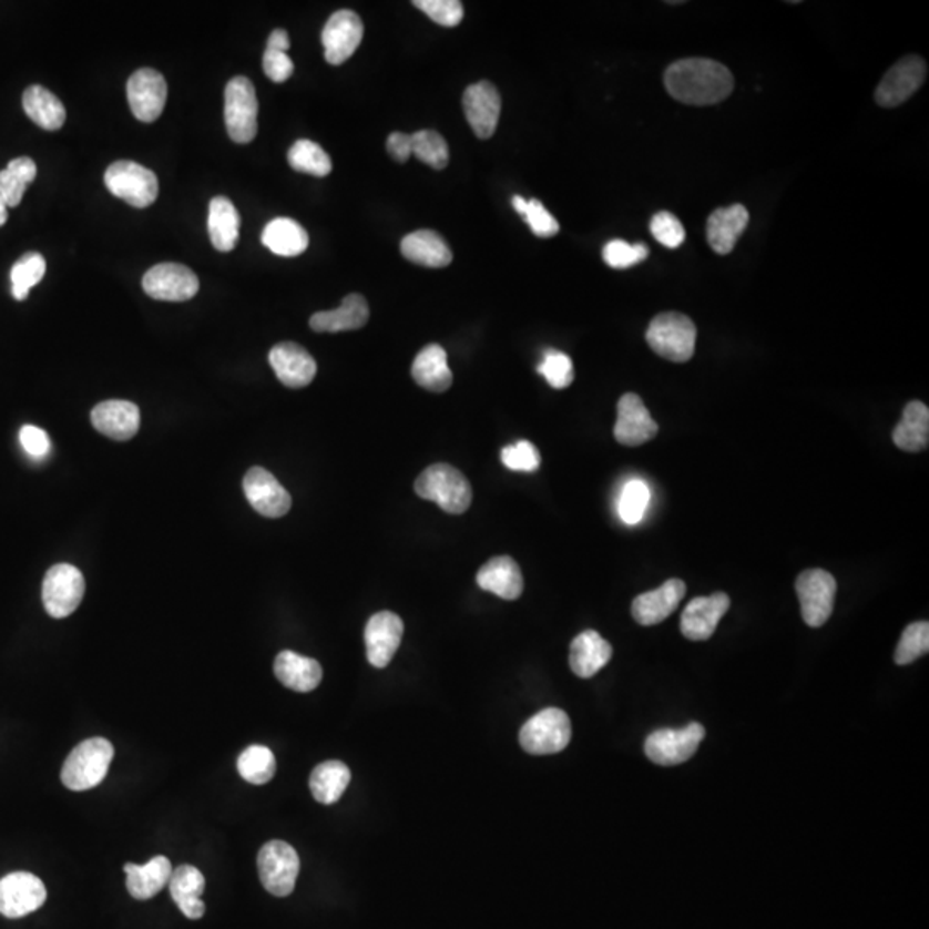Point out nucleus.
<instances>
[{"label": "nucleus", "instance_id": "22", "mask_svg": "<svg viewBox=\"0 0 929 929\" xmlns=\"http://www.w3.org/2000/svg\"><path fill=\"white\" fill-rule=\"evenodd\" d=\"M269 364L276 372L277 379L288 388H305L317 374L314 357L296 343H279L269 354Z\"/></svg>", "mask_w": 929, "mask_h": 929}, {"label": "nucleus", "instance_id": "5", "mask_svg": "<svg viewBox=\"0 0 929 929\" xmlns=\"http://www.w3.org/2000/svg\"><path fill=\"white\" fill-rule=\"evenodd\" d=\"M258 101L254 83L248 78L235 76L224 92V121L233 142L245 145L257 136Z\"/></svg>", "mask_w": 929, "mask_h": 929}, {"label": "nucleus", "instance_id": "30", "mask_svg": "<svg viewBox=\"0 0 929 929\" xmlns=\"http://www.w3.org/2000/svg\"><path fill=\"white\" fill-rule=\"evenodd\" d=\"M274 673L285 687L296 692H312L319 687L323 666L319 661L302 656L293 651H283L274 661Z\"/></svg>", "mask_w": 929, "mask_h": 929}, {"label": "nucleus", "instance_id": "39", "mask_svg": "<svg viewBox=\"0 0 929 929\" xmlns=\"http://www.w3.org/2000/svg\"><path fill=\"white\" fill-rule=\"evenodd\" d=\"M35 177L37 164L30 157L12 159L8 167L0 171V195L8 207H18L21 204L28 186Z\"/></svg>", "mask_w": 929, "mask_h": 929}, {"label": "nucleus", "instance_id": "14", "mask_svg": "<svg viewBox=\"0 0 929 929\" xmlns=\"http://www.w3.org/2000/svg\"><path fill=\"white\" fill-rule=\"evenodd\" d=\"M146 295L161 302H186L201 289V280L190 267L181 264H159L143 276Z\"/></svg>", "mask_w": 929, "mask_h": 929}, {"label": "nucleus", "instance_id": "42", "mask_svg": "<svg viewBox=\"0 0 929 929\" xmlns=\"http://www.w3.org/2000/svg\"><path fill=\"white\" fill-rule=\"evenodd\" d=\"M45 270V258L37 252L23 255L16 262L11 269V292L16 300H27L28 293L43 279Z\"/></svg>", "mask_w": 929, "mask_h": 929}, {"label": "nucleus", "instance_id": "1", "mask_svg": "<svg viewBox=\"0 0 929 929\" xmlns=\"http://www.w3.org/2000/svg\"><path fill=\"white\" fill-rule=\"evenodd\" d=\"M665 86L675 101L703 108L728 99L734 92V76L713 59H680L665 71Z\"/></svg>", "mask_w": 929, "mask_h": 929}, {"label": "nucleus", "instance_id": "49", "mask_svg": "<svg viewBox=\"0 0 929 929\" xmlns=\"http://www.w3.org/2000/svg\"><path fill=\"white\" fill-rule=\"evenodd\" d=\"M414 6L441 27H458L463 20V4L458 0H415Z\"/></svg>", "mask_w": 929, "mask_h": 929}, {"label": "nucleus", "instance_id": "36", "mask_svg": "<svg viewBox=\"0 0 929 929\" xmlns=\"http://www.w3.org/2000/svg\"><path fill=\"white\" fill-rule=\"evenodd\" d=\"M262 243L279 257H296L308 248L307 231L289 217H277L265 226Z\"/></svg>", "mask_w": 929, "mask_h": 929}, {"label": "nucleus", "instance_id": "28", "mask_svg": "<svg viewBox=\"0 0 929 929\" xmlns=\"http://www.w3.org/2000/svg\"><path fill=\"white\" fill-rule=\"evenodd\" d=\"M369 317V304L364 296L351 293L343 300L341 307L312 315L310 327L315 333H343L361 329Z\"/></svg>", "mask_w": 929, "mask_h": 929}, {"label": "nucleus", "instance_id": "44", "mask_svg": "<svg viewBox=\"0 0 929 929\" xmlns=\"http://www.w3.org/2000/svg\"><path fill=\"white\" fill-rule=\"evenodd\" d=\"M929 651V623H910L904 630L897 651H895V663L897 665H910L919 657L928 654Z\"/></svg>", "mask_w": 929, "mask_h": 929}, {"label": "nucleus", "instance_id": "33", "mask_svg": "<svg viewBox=\"0 0 929 929\" xmlns=\"http://www.w3.org/2000/svg\"><path fill=\"white\" fill-rule=\"evenodd\" d=\"M124 872H126V888L131 897L136 900H149L170 884L173 866L167 857L157 856L143 866L126 865Z\"/></svg>", "mask_w": 929, "mask_h": 929}, {"label": "nucleus", "instance_id": "15", "mask_svg": "<svg viewBox=\"0 0 929 929\" xmlns=\"http://www.w3.org/2000/svg\"><path fill=\"white\" fill-rule=\"evenodd\" d=\"M127 102L136 120L154 123L161 118L167 101V83L159 71L143 68L127 80Z\"/></svg>", "mask_w": 929, "mask_h": 929}, {"label": "nucleus", "instance_id": "12", "mask_svg": "<svg viewBox=\"0 0 929 929\" xmlns=\"http://www.w3.org/2000/svg\"><path fill=\"white\" fill-rule=\"evenodd\" d=\"M928 76V65L919 55H906L891 65L876 89V102L881 108L894 109L909 101Z\"/></svg>", "mask_w": 929, "mask_h": 929}, {"label": "nucleus", "instance_id": "56", "mask_svg": "<svg viewBox=\"0 0 929 929\" xmlns=\"http://www.w3.org/2000/svg\"><path fill=\"white\" fill-rule=\"evenodd\" d=\"M511 204H513V208H515V211L519 212V214L522 215V217H523V214H525V211H527L525 198H522V196L515 195V196H513V201H511Z\"/></svg>", "mask_w": 929, "mask_h": 929}, {"label": "nucleus", "instance_id": "18", "mask_svg": "<svg viewBox=\"0 0 929 929\" xmlns=\"http://www.w3.org/2000/svg\"><path fill=\"white\" fill-rule=\"evenodd\" d=\"M404 622L391 611H380L365 626L367 660L374 668H386L400 647L404 639Z\"/></svg>", "mask_w": 929, "mask_h": 929}, {"label": "nucleus", "instance_id": "29", "mask_svg": "<svg viewBox=\"0 0 929 929\" xmlns=\"http://www.w3.org/2000/svg\"><path fill=\"white\" fill-rule=\"evenodd\" d=\"M401 254L407 261L423 267L441 269L453 262V252L436 231L420 229L405 236Z\"/></svg>", "mask_w": 929, "mask_h": 929}, {"label": "nucleus", "instance_id": "17", "mask_svg": "<svg viewBox=\"0 0 929 929\" xmlns=\"http://www.w3.org/2000/svg\"><path fill=\"white\" fill-rule=\"evenodd\" d=\"M243 491L252 508L267 519H280L292 508L289 492L279 484V480L273 473L262 467H254L246 472Z\"/></svg>", "mask_w": 929, "mask_h": 929}, {"label": "nucleus", "instance_id": "4", "mask_svg": "<svg viewBox=\"0 0 929 929\" xmlns=\"http://www.w3.org/2000/svg\"><path fill=\"white\" fill-rule=\"evenodd\" d=\"M645 339L654 354L675 364H684L694 357L697 327L687 315L665 312L651 320Z\"/></svg>", "mask_w": 929, "mask_h": 929}, {"label": "nucleus", "instance_id": "32", "mask_svg": "<svg viewBox=\"0 0 929 929\" xmlns=\"http://www.w3.org/2000/svg\"><path fill=\"white\" fill-rule=\"evenodd\" d=\"M415 382L430 392H445L453 385V372L448 365V355L439 345H429L420 350L411 365Z\"/></svg>", "mask_w": 929, "mask_h": 929}, {"label": "nucleus", "instance_id": "50", "mask_svg": "<svg viewBox=\"0 0 929 929\" xmlns=\"http://www.w3.org/2000/svg\"><path fill=\"white\" fill-rule=\"evenodd\" d=\"M651 233L666 248H678L685 242V229L672 212H657L651 221Z\"/></svg>", "mask_w": 929, "mask_h": 929}, {"label": "nucleus", "instance_id": "52", "mask_svg": "<svg viewBox=\"0 0 929 929\" xmlns=\"http://www.w3.org/2000/svg\"><path fill=\"white\" fill-rule=\"evenodd\" d=\"M264 71L274 83H283L292 78L295 64L285 51L267 47L264 52Z\"/></svg>", "mask_w": 929, "mask_h": 929}, {"label": "nucleus", "instance_id": "51", "mask_svg": "<svg viewBox=\"0 0 929 929\" xmlns=\"http://www.w3.org/2000/svg\"><path fill=\"white\" fill-rule=\"evenodd\" d=\"M523 220L527 221L532 233L539 236V238H553L554 235H558V231H560L558 221L554 220L550 211L538 198L527 201V211L523 214Z\"/></svg>", "mask_w": 929, "mask_h": 929}, {"label": "nucleus", "instance_id": "10", "mask_svg": "<svg viewBox=\"0 0 929 929\" xmlns=\"http://www.w3.org/2000/svg\"><path fill=\"white\" fill-rule=\"evenodd\" d=\"M795 591L799 595L803 619L813 629L825 625L834 613L837 580L825 570H806L797 576Z\"/></svg>", "mask_w": 929, "mask_h": 929}, {"label": "nucleus", "instance_id": "35", "mask_svg": "<svg viewBox=\"0 0 929 929\" xmlns=\"http://www.w3.org/2000/svg\"><path fill=\"white\" fill-rule=\"evenodd\" d=\"M895 446L909 453L926 450L929 442V410L921 401H910L904 408L902 420L895 427Z\"/></svg>", "mask_w": 929, "mask_h": 929}, {"label": "nucleus", "instance_id": "54", "mask_svg": "<svg viewBox=\"0 0 929 929\" xmlns=\"http://www.w3.org/2000/svg\"><path fill=\"white\" fill-rule=\"evenodd\" d=\"M386 146H388L389 155L395 161L407 162L411 155V135L401 133V131H395V133L388 136Z\"/></svg>", "mask_w": 929, "mask_h": 929}, {"label": "nucleus", "instance_id": "27", "mask_svg": "<svg viewBox=\"0 0 929 929\" xmlns=\"http://www.w3.org/2000/svg\"><path fill=\"white\" fill-rule=\"evenodd\" d=\"M613 647L595 630H585L570 645V668L580 678H591L610 663Z\"/></svg>", "mask_w": 929, "mask_h": 929}, {"label": "nucleus", "instance_id": "46", "mask_svg": "<svg viewBox=\"0 0 929 929\" xmlns=\"http://www.w3.org/2000/svg\"><path fill=\"white\" fill-rule=\"evenodd\" d=\"M650 257V248L644 243L629 245L623 239H611L604 246L603 258L611 269H629Z\"/></svg>", "mask_w": 929, "mask_h": 929}, {"label": "nucleus", "instance_id": "43", "mask_svg": "<svg viewBox=\"0 0 929 929\" xmlns=\"http://www.w3.org/2000/svg\"><path fill=\"white\" fill-rule=\"evenodd\" d=\"M411 155L419 159L432 170H445L450 162L448 143L438 131L422 130L411 135Z\"/></svg>", "mask_w": 929, "mask_h": 929}, {"label": "nucleus", "instance_id": "3", "mask_svg": "<svg viewBox=\"0 0 929 929\" xmlns=\"http://www.w3.org/2000/svg\"><path fill=\"white\" fill-rule=\"evenodd\" d=\"M415 492L427 501H435L446 513L461 515L472 503V486L460 470L448 463L430 465L415 482Z\"/></svg>", "mask_w": 929, "mask_h": 929}, {"label": "nucleus", "instance_id": "11", "mask_svg": "<svg viewBox=\"0 0 929 929\" xmlns=\"http://www.w3.org/2000/svg\"><path fill=\"white\" fill-rule=\"evenodd\" d=\"M704 735L706 729L700 723H691L682 729H656L645 738L644 751L656 765H682L697 753Z\"/></svg>", "mask_w": 929, "mask_h": 929}, {"label": "nucleus", "instance_id": "53", "mask_svg": "<svg viewBox=\"0 0 929 929\" xmlns=\"http://www.w3.org/2000/svg\"><path fill=\"white\" fill-rule=\"evenodd\" d=\"M20 442L24 451L33 458L47 457L51 451V439L40 427L24 426L20 430Z\"/></svg>", "mask_w": 929, "mask_h": 929}, {"label": "nucleus", "instance_id": "24", "mask_svg": "<svg viewBox=\"0 0 929 929\" xmlns=\"http://www.w3.org/2000/svg\"><path fill=\"white\" fill-rule=\"evenodd\" d=\"M92 423L101 435L115 441H127L139 432L140 408L131 401H104L93 408Z\"/></svg>", "mask_w": 929, "mask_h": 929}, {"label": "nucleus", "instance_id": "37", "mask_svg": "<svg viewBox=\"0 0 929 929\" xmlns=\"http://www.w3.org/2000/svg\"><path fill=\"white\" fill-rule=\"evenodd\" d=\"M23 109L37 126L45 131H58L64 126L65 109L51 90L40 85L30 86L23 95Z\"/></svg>", "mask_w": 929, "mask_h": 929}, {"label": "nucleus", "instance_id": "31", "mask_svg": "<svg viewBox=\"0 0 929 929\" xmlns=\"http://www.w3.org/2000/svg\"><path fill=\"white\" fill-rule=\"evenodd\" d=\"M170 891L181 912L188 919H201L205 915V904L201 899L205 890V878L195 866H180L170 879Z\"/></svg>", "mask_w": 929, "mask_h": 929}, {"label": "nucleus", "instance_id": "25", "mask_svg": "<svg viewBox=\"0 0 929 929\" xmlns=\"http://www.w3.org/2000/svg\"><path fill=\"white\" fill-rule=\"evenodd\" d=\"M477 584L501 600L515 601L523 592L522 570L513 558H492L477 572Z\"/></svg>", "mask_w": 929, "mask_h": 929}, {"label": "nucleus", "instance_id": "2", "mask_svg": "<svg viewBox=\"0 0 929 929\" xmlns=\"http://www.w3.org/2000/svg\"><path fill=\"white\" fill-rule=\"evenodd\" d=\"M114 759V747L108 738H89L71 751L62 765V784L70 790L85 792L101 785Z\"/></svg>", "mask_w": 929, "mask_h": 929}, {"label": "nucleus", "instance_id": "47", "mask_svg": "<svg viewBox=\"0 0 929 929\" xmlns=\"http://www.w3.org/2000/svg\"><path fill=\"white\" fill-rule=\"evenodd\" d=\"M538 372L544 376V379L554 389L569 388L573 382V377H575L572 358L557 350L545 351L544 360L539 365Z\"/></svg>", "mask_w": 929, "mask_h": 929}, {"label": "nucleus", "instance_id": "48", "mask_svg": "<svg viewBox=\"0 0 929 929\" xmlns=\"http://www.w3.org/2000/svg\"><path fill=\"white\" fill-rule=\"evenodd\" d=\"M501 461L507 469L515 470V472H535L541 465V455L532 442L519 441L517 445L503 448Z\"/></svg>", "mask_w": 929, "mask_h": 929}, {"label": "nucleus", "instance_id": "13", "mask_svg": "<svg viewBox=\"0 0 929 929\" xmlns=\"http://www.w3.org/2000/svg\"><path fill=\"white\" fill-rule=\"evenodd\" d=\"M47 888L39 876L11 872L0 879V915L9 919L24 918L45 904Z\"/></svg>", "mask_w": 929, "mask_h": 929}, {"label": "nucleus", "instance_id": "19", "mask_svg": "<svg viewBox=\"0 0 929 929\" xmlns=\"http://www.w3.org/2000/svg\"><path fill=\"white\" fill-rule=\"evenodd\" d=\"M463 111L477 139H491L500 123V92L489 81H479L463 93Z\"/></svg>", "mask_w": 929, "mask_h": 929}, {"label": "nucleus", "instance_id": "21", "mask_svg": "<svg viewBox=\"0 0 929 929\" xmlns=\"http://www.w3.org/2000/svg\"><path fill=\"white\" fill-rule=\"evenodd\" d=\"M729 610V598L725 592H715L707 598H695L685 608L684 615L680 620L682 634L688 641H707L715 634L719 620Z\"/></svg>", "mask_w": 929, "mask_h": 929}, {"label": "nucleus", "instance_id": "16", "mask_svg": "<svg viewBox=\"0 0 929 929\" xmlns=\"http://www.w3.org/2000/svg\"><path fill=\"white\" fill-rule=\"evenodd\" d=\"M361 39H364V23L360 16L350 9L335 12L323 30L326 61L333 65L348 61L357 52Z\"/></svg>", "mask_w": 929, "mask_h": 929}, {"label": "nucleus", "instance_id": "45", "mask_svg": "<svg viewBox=\"0 0 929 929\" xmlns=\"http://www.w3.org/2000/svg\"><path fill=\"white\" fill-rule=\"evenodd\" d=\"M651 491L642 480H630L623 488L619 500L620 519L629 525H635L644 519L645 510L650 507Z\"/></svg>", "mask_w": 929, "mask_h": 929}, {"label": "nucleus", "instance_id": "7", "mask_svg": "<svg viewBox=\"0 0 929 929\" xmlns=\"http://www.w3.org/2000/svg\"><path fill=\"white\" fill-rule=\"evenodd\" d=\"M104 180L109 192L131 207L146 208L157 201V176L139 162H114L105 171Z\"/></svg>", "mask_w": 929, "mask_h": 929}, {"label": "nucleus", "instance_id": "26", "mask_svg": "<svg viewBox=\"0 0 929 929\" xmlns=\"http://www.w3.org/2000/svg\"><path fill=\"white\" fill-rule=\"evenodd\" d=\"M749 224V212L744 205L716 208L707 220L706 235L711 248L718 255H728L737 245L738 236Z\"/></svg>", "mask_w": 929, "mask_h": 929}, {"label": "nucleus", "instance_id": "41", "mask_svg": "<svg viewBox=\"0 0 929 929\" xmlns=\"http://www.w3.org/2000/svg\"><path fill=\"white\" fill-rule=\"evenodd\" d=\"M288 162L293 170L312 176L324 177L333 171V162L327 152L310 140H298L289 149Z\"/></svg>", "mask_w": 929, "mask_h": 929}, {"label": "nucleus", "instance_id": "55", "mask_svg": "<svg viewBox=\"0 0 929 929\" xmlns=\"http://www.w3.org/2000/svg\"><path fill=\"white\" fill-rule=\"evenodd\" d=\"M267 47H273V49H279V51L288 52L289 49V37L285 30H274L270 33L269 42H267Z\"/></svg>", "mask_w": 929, "mask_h": 929}, {"label": "nucleus", "instance_id": "34", "mask_svg": "<svg viewBox=\"0 0 929 929\" xmlns=\"http://www.w3.org/2000/svg\"><path fill=\"white\" fill-rule=\"evenodd\" d=\"M238 211L226 196H215L208 205V235L215 251L231 252L239 239Z\"/></svg>", "mask_w": 929, "mask_h": 929}, {"label": "nucleus", "instance_id": "9", "mask_svg": "<svg viewBox=\"0 0 929 929\" xmlns=\"http://www.w3.org/2000/svg\"><path fill=\"white\" fill-rule=\"evenodd\" d=\"M85 595V579L76 566L59 563L43 579V608L52 619L73 615Z\"/></svg>", "mask_w": 929, "mask_h": 929}, {"label": "nucleus", "instance_id": "23", "mask_svg": "<svg viewBox=\"0 0 929 929\" xmlns=\"http://www.w3.org/2000/svg\"><path fill=\"white\" fill-rule=\"evenodd\" d=\"M685 592L687 588L682 580L670 579L661 588L637 595L632 603V615L635 622L644 626L665 622L678 608L680 601L684 600Z\"/></svg>", "mask_w": 929, "mask_h": 929}, {"label": "nucleus", "instance_id": "6", "mask_svg": "<svg viewBox=\"0 0 929 929\" xmlns=\"http://www.w3.org/2000/svg\"><path fill=\"white\" fill-rule=\"evenodd\" d=\"M572 738V723L565 711L548 707L532 716L520 729V745L534 756L561 753Z\"/></svg>", "mask_w": 929, "mask_h": 929}, {"label": "nucleus", "instance_id": "40", "mask_svg": "<svg viewBox=\"0 0 929 929\" xmlns=\"http://www.w3.org/2000/svg\"><path fill=\"white\" fill-rule=\"evenodd\" d=\"M238 773L252 785L269 784L276 775V757L265 745H251L238 757Z\"/></svg>", "mask_w": 929, "mask_h": 929}, {"label": "nucleus", "instance_id": "8", "mask_svg": "<svg viewBox=\"0 0 929 929\" xmlns=\"http://www.w3.org/2000/svg\"><path fill=\"white\" fill-rule=\"evenodd\" d=\"M257 866L262 885L270 895L288 897L293 894L300 872V857L292 845L283 840L267 841L258 853Z\"/></svg>", "mask_w": 929, "mask_h": 929}, {"label": "nucleus", "instance_id": "20", "mask_svg": "<svg viewBox=\"0 0 929 929\" xmlns=\"http://www.w3.org/2000/svg\"><path fill=\"white\" fill-rule=\"evenodd\" d=\"M657 423L645 408L641 396L626 392L619 401V419L615 423V439L620 445L635 448L656 438Z\"/></svg>", "mask_w": 929, "mask_h": 929}, {"label": "nucleus", "instance_id": "57", "mask_svg": "<svg viewBox=\"0 0 929 929\" xmlns=\"http://www.w3.org/2000/svg\"><path fill=\"white\" fill-rule=\"evenodd\" d=\"M8 204H6L4 198L0 195V227L4 226L8 223Z\"/></svg>", "mask_w": 929, "mask_h": 929}, {"label": "nucleus", "instance_id": "38", "mask_svg": "<svg viewBox=\"0 0 929 929\" xmlns=\"http://www.w3.org/2000/svg\"><path fill=\"white\" fill-rule=\"evenodd\" d=\"M351 773L341 760H326L312 772L310 790L320 804H335L350 785Z\"/></svg>", "mask_w": 929, "mask_h": 929}]
</instances>
